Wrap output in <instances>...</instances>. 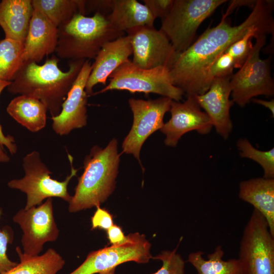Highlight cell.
<instances>
[{
	"mask_svg": "<svg viewBox=\"0 0 274 274\" xmlns=\"http://www.w3.org/2000/svg\"><path fill=\"white\" fill-rule=\"evenodd\" d=\"M257 1H232L230 2L227 11L225 14L223 15V16L226 18L230 14L231 11H233L236 7L239 6H252L253 8L256 3Z\"/></svg>",
	"mask_w": 274,
	"mask_h": 274,
	"instance_id": "36",
	"label": "cell"
},
{
	"mask_svg": "<svg viewBox=\"0 0 274 274\" xmlns=\"http://www.w3.org/2000/svg\"><path fill=\"white\" fill-rule=\"evenodd\" d=\"M107 17L114 28L123 32L136 27L154 26L155 20L146 6L136 0H112Z\"/></svg>",
	"mask_w": 274,
	"mask_h": 274,
	"instance_id": "21",
	"label": "cell"
},
{
	"mask_svg": "<svg viewBox=\"0 0 274 274\" xmlns=\"http://www.w3.org/2000/svg\"><path fill=\"white\" fill-rule=\"evenodd\" d=\"M33 9L44 14L57 28L67 23L73 16L86 15V1L31 0Z\"/></svg>",
	"mask_w": 274,
	"mask_h": 274,
	"instance_id": "25",
	"label": "cell"
},
{
	"mask_svg": "<svg viewBox=\"0 0 274 274\" xmlns=\"http://www.w3.org/2000/svg\"><path fill=\"white\" fill-rule=\"evenodd\" d=\"M172 101L166 97L148 100L128 99L133 122L122 143L123 153L132 154L140 161V154L143 144L152 133L163 127V117L169 111Z\"/></svg>",
	"mask_w": 274,
	"mask_h": 274,
	"instance_id": "10",
	"label": "cell"
},
{
	"mask_svg": "<svg viewBox=\"0 0 274 274\" xmlns=\"http://www.w3.org/2000/svg\"><path fill=\"white\" fill-rule=\"evenodd\" d=\"M127 236V241L122 244L91 252L85 260L69 274L99 273L128 261L148 263L152 256L151 244L145 235L135 232Z\"/></svg>",
	"mask_w": 274,
	"mask_h": 274,
	"instance_id": "11",
	"label": "cell"
},
{
	"mask_svg": "<svg viewBox=\"0 0 274 274\" xmlns=\"http://www.w3.org/2000/svg\"><path fill=\"white\" fill-rule=\"evenodd\" d=\"M33 12L31 0L0 2V26L5 38L24 43Z\"/></svg>",
	"mask_w": 274,
	"mask_h": 274,
	"instance_id": "20",
	"label": "cell"
},
{
	"mask_svg": "<svg viewBox=\"0 0 274 274\" xmlns=\"http://www.w3.org/2000/svg\"><path fill=\"white\" fill-rule=\"evenodd\" d=\"M91 229L99 228L107 230L114 225L112 216L106 209L97 207L91 218Z\"/></svg>",
	"mask_w": 274,
	"mask_h": 274,
	"instance_id": "33",
	"label": "cell"
},
{
	"mask_svg": "<svg viewBox=\"0 0 274 274\" xmlns=\"http://www.w3.org/2000/svg\"><path fill=\"white\" fill-rule=\"evenodd\" d=\"M272 33H273V28L253 26L241 38L232 44L224 52L233 58L234 68H241L252 50V38L258 33L267 35Z\"/></svg>",
	"mask_w": 274,
	"mask_h": 274,
	"instance_id": "27",
	"label": "cell"
},
{
	"mask_svg": "<svg viewBox=\"0 0 274 274\" xmlns=\"http://www.w3.org/2000/svg\"><path fill=\"white\" fill-rule=\"evenodd\" d=\"M234 68L233 58L227 53H223L215 60L210 68L209 75L210 83L215 78L232 76Z\"/></svg>",
	"mask_w": 274,
	"mask_h": 274,
	"instance_id": "31",
	"label": "cell"
},
{
	"mask_svg": "<svg viewBox=\"0 0 274 274\" xmlns=\"http://www.w3.org/2000/svg\"><path fill=\"white\" fill-rule=\"evenodd\" d=\"M273 1L258 0L247 19L232 26L222 17L215 27L208 28L185 51L178 53L169 72L174 85L187 96L203 94L211 83L209 75L215 60L253 26L273 28Z\"/></svg>",
	"mask_w": 274,
	"mask_h": 274,
	"instance_id": "1",
	"label": "cell"
},
{
	"mask_svg": "<svg viewBox=\"0 0 274 274\" xmlns=\"http://www.w3.org/2000/svg\"><path fill=\"white\" fill-rule=\"evenodd\" d=\"M23 231L21 244L23 253L28 256H37L44 244L55 241L59 231L54 219L52 198L28 209H22L13 217Z\"/></svg>",
	"mask_w": 274,
	"mask_h": 274,
	"instance_id": "12",
	"label": "cell"
},
{
	"mask_svg": "<svg viewBox=\"0 0 274 274\" xmlns=\"http://www.w3.org/2000/svg\"><path fill=\"white\" fill-rule=\"evenodd\" d=\"M16 251L20 262L2 274H57L65 264L62 256L52 248L42 255L33 256L24 254L19 247Z\"/></svg>",
	"mask_w": 274,
	"mask_h": 274,
	"instance_id": "23",
	"label": "cell"
},
{
	"mask_svg": "<svg viewBox=\"0 0 274 274\" xmlns=\"http://www.w3.org/2000/svg\"><path fill=\"white\" fill-rule=\"evenodd\" d=\"M24 43L10 39L0 40V80L12 82L24 65Z\"/></svg>",
	"mask_w": 274,
	"mask_h": 274,
	"instance_id": "26",
	"label": "cell"
},
{
	"mask_svg": "<svg viewBox=\"0 0 274 274\" xmlns=\"http://www.w3.org/2000/svg\"><path fill=\"white\" fill-rule=\"evenodd\" d=\"M109 78V83L92 95L114 90H126L132 93L158 94L179 101L184 94L174 85L169 68L165 66L145 69L129 60L115 70Z\"/></svg>",
	"mask_w": 274,
	"mask_h": 274,
	"instance_id": "6",
	"label": "cell"
},
{
	"mask_svg": "<svg viewBox=\"0 0 274 274\" xmlns=\"http://www.w3.org/2000/svg\"><path fill=\"white\" fill-rule=\"evenodd\" d=\"M71 169L70 174L63 181L53 179L52 172L43 163L38 151L28 153L23 158L24 176L19 179H13L8 183L9 187L17 189L26 195V203L24 209L41 204L45 199L58 197L70 202L72 196L67 187L71 180L77 175L78 170L74 167L73 158L68 154Z\"/></svg>",
	"mask_w": 274,
	"mask_h": 274,
	"instance_id": "5",
	"label": "cell"
},
{
	"mask_svg": "<svg viewBox=\"0 0 274 274\" xmlns=\"http://www.w3.org/2000/svg\"><path fill=\"white\" fill-rule=\"evenodd\" d=\"M204 253L198 251L191 253L187 261L195 268L197 274H242V265L238 259L224 260V251L221 246L203 258Z\"/></svg>",
	"mask_w": 274,
	"mask_h": 274,
	"instance_id": "24",
	"label": "cell"
},
{
	"mask_svg": "<svg viewBox=\"0 0 274 274\" xmlns=\"http://www.w3.org/2000/svg\"><path fill=\"white\" fill-rule=\"evenodd\" d=\"M11 82L0 80V94L3 90L7 87ZM0 144L4 147H6L11 154L16 153L17 147L15 142L14 138L10 135H5L3 131L2 127L0 125Z\"/></svg>",
	"mask_w": 274,
	"mask_h": 274,
	"instance_id": "34",
	"label": "cell"
},
{
	"mask_svg": "<svg viewBox=\"0 0 274 274\" xmlns=\"http://www.w3.org/2000/svg\"><path fill=\"white\" fill-rule=\"evenodd\" d=\"M232 76L213 79L207 92L194 96L199 106L211 120L217 132L224 139L228 138L233 127L229 113L233 104L229 99Z\"/></svg>",
	"mask_w": 274,
	"mask_h": 274,
	"instance_id": "16",
	"label": "cell"
},
{
	"mask_svg": "<svg viewBox=\"0 0 274 274\" xmlns=\"http://www.w3.org/2000/svg\"><path fill=\"white\" fill-rule=\"evenodd\" d=\"M58 59L52 55L43 65L25 63L7 87L8 91L35 97L45 105L51 117L58 116L86 60L69 61L68 70L63 72L58 66Z\"/></svg>",
	"mask_w": 274,
	"mask_h": 274,
	"instance_id": "2",
	"label": "cell"
},
{
	"mask_svg": "<svg viewBox=\"0 0 274 274\" xmlns=\"http://www.w3.org/2000/svg\"><path fill=\"white\" fill-rule=\"evenodd\" d=\"M238 259L242 274H274V236L254 209L243 231Z\"/></svg>",
	"mask_w": 274,
	"mask_h": 274,
	"instance_id": "9",
	"label": "cell"
},
{
	"mask_svg": "<svg viewBox=\"0 0 274 274\" xmlns=\"http://www.w3.org/2000/svg\"><path fill=\"white\" fill-rule=\"evenodd\" d=\"M10 158L6 153L4 148L0 144V163H6L10 161Z\"/></svg>",
	"mask_w": 274,
	"mask_h": 274,
	"instance_id": "38",
	"label": "cell"
},
{
	"mask_svg": "<svg viewBox=\"0 0 274 274\" xmlns=\"http://www.w3.org/2000/svg\"><path fill=\"white\" fill-rule=\"evenodd\" d=\"M253 101L255 103L261 105L265 107L266 108L268 109L271 113L272 114V117H274V100L272 99L270 101L264 100L260 99H255L254 98L252 99Z\"/></svg>",
	"mask_w": 274,
	"mask_h": 274,
	"instance_id": "37",
	"label": "cell"
},
{
	"mask_svg": "<svg viewBox=\"0 0 274 274\" xmlns=\"http://www.w3.org/2000/svg\"><path fill=\"white\" fill-rule=\"evenodd\" d=\"M254 38L256 43L252 51L230 81L232 100L242 107L256 96H272L274 94V84L270 75L271 58L262 59L260 57L266 35L258 33Z\"/></svg>",
	"mask_w": 274,
	"mask_h": 274,
	"instance_id": "8",
	"label": "cell"
},
{
	"mask_svg": "<svg viewBox=\"0 0 274 274\" xmlns=\"http://www.w3.org/2000/svg\"><path fill=\"white\" fill-rule=\"evenodd\" d=\"M91 70L90 60H86L62 105L60 113L58 116L51 117L52 128L56 133L66 135L74 129L86 125L88 96L85 91V86Z\"/></svg>",
	"mask_w": 274,
	"mask_h": 274,
	"instance_id": "15",
	"label": "cell"
},
{
	"mask_svg": "<svg viewBox=\"0 0 274 274\" xmlns=\"http://www.w3.org/2000/svg\"><path fill=\"white\" fill-rule=\"evenodd\" d=\"M170 119L160 129L165 135L166 146L175 147L184 134L192 130L205 134L213 127L208 115L201 110L194 96H187L183 102L172 100Z\"/></svg>",
	"mask_w": 274,
	"mask_h": 274,
	"instance_id": "14",
	"label": "cell"
},
{
	"mask_svg": "<svg viewBox=\"0 0 274 274\" xmlns=\"http://www.w3.org/2000/svg\"><path fill=\"white\" fill-rule=\"evenodd\" d=\"M124 35L111 25L107 16L75 14L58 28L56 56L69 61L94 59L104 44Z\"/></svg>",
	"mask_w": 274,
	"mask_h": 274,
	"instance_id": "4",
	"label": "cell"
},
{
	"mask_svg": "<svg viewBox=\"0 0 274 274\" xmlns=\"http://www.w3.org/2000/svg\"><path fill=\"white\" fill-rule=\"evenodd\" d=\"M57 42L58 28L44 14L33 9L24 43V64L39 62L55 52Z\"/></svg>",
	"mask_w": 274,
	"mask_h": 274,
	"instance_id": "18",
	"label": "cell"
},
{
	"mask_svg": "<svg viewBox=\"0 0 274 274\" xmlns=\"http://www.w3.org/2000/svg\"><path fill=\"white\" fill-rule=\"evenodd\" d=\"M115 268H113L110 270H108L101 272L99 273L98 274H115Z\"/></svg>",
	"mask_w": 274,
	"mask_h": 274,
	"instance_id": "39",
	"label": "cell"
},
{
	"mask_svg": "<svg viewBox=\"0 0 274 274\" xmlns=\"http://www.w3.org/2000/svg\"><path fill=\"white\" fill-rule=\"evenodd\" d=\"M2 213V208L0 207V216ZM13 237V231L10 226L0 229V274L8 271L18 263L11 261L7 254L8 245L12 243Z\"/></svg>",
	"mask_w": 274,
	"mask_h": 274,
	"instance_id": "30",
	"label": "cell"
},
{
	"mask_svg": "<svg viewBox=\"0 0 274 274\" xmlns=\"http://www.w3.org/2000/svg\"><path fill=\"white\" fill-rule=\"evenodd\" d=\"M236 146L242 157L251 159L259 164L263 170V177L274 179V149L260 151L254 148L246 139H239Z\"/></svg>",
	"mask_w": 274,
	"mask_h": 274,
	"instance_id": "28",
	"label": "cell"
},
{
	"mask_svg": "<svg viewBox=\"0 0 274 274\" xmlns=\"http://www.w3.org/2000/svg\"><path fill=\"white\" fill-rule=\"evenodd\" d=\"M177 247L173 251H163L152 258L161 260L162 265L153 274H184L185 261L181 255L177 253Z\"/></svg>",
	"mask_w": 274,
	"mask_h": 274,
	"instance_id": "29",
	"label": "cell"
},
{
	"mask_svg": "<svg viewBox=\"0 0 274 274\" xmlns=\"http://www.w3.org/2000/svg\"><path fill=\"white\" fill-rule=\"evenodd\" d=\"M225 0H174L168 15L161 20L160 30L177 53L192 44L197 28Z\"/></svg>",
	"mask_w": 274,
	"mask_h": 274,
	"instance_id": "7",
	"label": "cell"
},
{
	"mask_svg": "<svg viewBox=\"0 0 274 274\" xmlns=\"http://www.w3.org/2000/svg\"><path fill=\"white\" fill-rule=\"evenodd\" d=\"M238 196L264 217L274 236V179L262 177L243 181L239 185Z\"/></svg>",
	"mask_w": 274,
	"mask_h": 274,
	"instance_id": "19",
	"label": "cell"
},
{
	"mask_svg": "<svg viewBox=\"0 0 274 274\" xmlns=\"http://www.w3.org/2000/svg\"><path fill=\"white\" fill-rule=\"evenodd\" d=\"M144 4L148 8L156 19H164L169 13L174 0H143Z\"/></svg>",
	"mask_w": 274,
	"mask_h": 274,
	"instance_id": "32",
	"label": "cell"
},
{
	"mask_svg": "<svg viewBox=\"0 0 274 274\" xmlns=\"http://www.w3.org/2000/svg\"><path fill=\"white\" fill-rule=\"evenodd\" d=\"M132 54V46L126 35L104 44L92 63V70L85 86L88 96L92 95L93 88L96 85H106L111 74L129 60Z\"/></svg>",
	"mask_w": 274,
	"mask_h": 274,
	"instance_id": "17",
	"label": "cell"
},
{
	"mask_svg": "<svg viewBox=\"0 0 274 274\" xmlns=\"http://www.w3.org/2000/svg\"><path fill=\"white\" fill-rule=\"evenodd\" d=\"M132 49V60L145 69L165 66L169 68L178 53L165 35L154 26H142L125 31Z\"/></svg>",
	"mask_w": 274,
	"mask_h": 274,
	"instance_id": "13",
	"label": "cell"
},
{
	"mask_svg": "<svg viewBox=\"0 0 274 274\" xmlns=\"http://www.w3.org/2000/svg\"><path fill=\"white\" fill-rule=\"evenodd\" d=\"M120 156L116 139L104 148L98 146L91 148L84 159L83 172L68 203L70 213L98 207L107 200L115 187Z\"/></svg>",
	"mask_w": 274,
	"mask_h": 274,
	"instance_id": "3",
	"label": "cell"
},
{
	"mask_svg": "<svg viewBox=\"0 0 274 274\" xmlns=\"http://www.w3.org/2000/svg\"><path fill=\"white\" fill-rule=\"evenodd\" d=\"M107 235L112 245L122 244L127 239V236L124 235L121 228L117 225L114 224L107 230Z\"/></svg>",
	"mask_w": 274,
	"mask_h": 274,
	"instance_id": "35",
	"label": "cell"
},
{
	"mask_svg": "<svg viewBox=\"0 0 274 274\" xmlns=\"http://www.w3.org/2000/svg\"><path fill=\"white\" fill-rule=\"evenodd\" d=\"M47 111L41 100L25 95L13 98L7 108V112L11 117L33 132L45 127Z\"/></svg>",
	"mask_w": 274,
	"mask_h": 274,
	"instance_id": "22",
	"label": "cell"
}]
</instances>
